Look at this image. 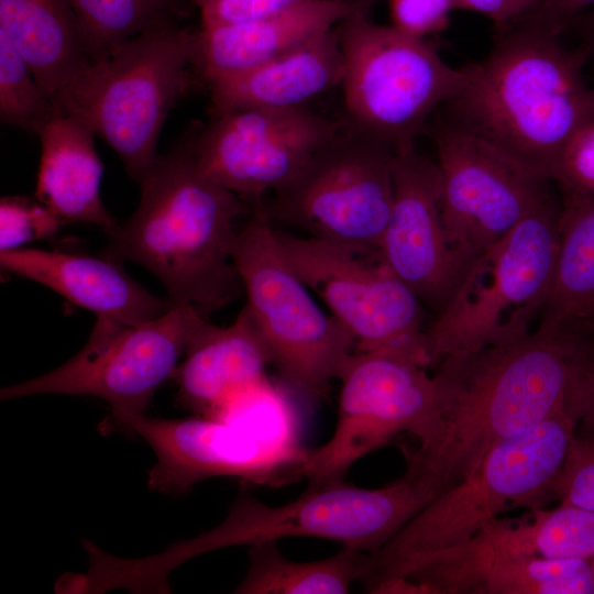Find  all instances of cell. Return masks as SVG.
I'll return each mask as SVG.
<instances>
[{"label": "cell", "mask_w": 594, "mask_h": 594, "mask_svg": "<svg viewBox=\"0 0 594 594\" xmlns=\"http://www.w3.org/2000/svg\"><path fill=\"white\" fill-rule=\"evenodd\" d=\"M571 342L538 329L504 344L446 358L432 375L437 431L407 468L435 496L468 477L497 444L565 408Z\"/></svg>", "instance_id": "1"}, {"label": "cell", "mask_w": 594, "mask_h": 594, "mask_svg": "<svg viewBox=\"0 0 594 594\" xmlns=\"http://www.w3.org/2000/svg\"><path fill=\"white\" fill-rule=\"evenodd\" d=\"M560 34L518 20L485 57L462 67V85L443 105L450 123L548 182L573 135L594 120V88L583 74L592 53L568 50Z\"/></svg>", "instance_id": "2"}, {"label": "cell", "mask_w": 594, "mask_h": 594, "mask_svg": "<svg viewBox=\"0 0 594 594\" xmlns=\"http://www.w3.org/2000/svg\"><path fill=\"white\" fill-rule=\"evenodd\" d=\"M139 185L136 210L106 233L102 254L147 268L175 306L206 318L235 299L243 286L231 249L242 200L206 176L186 144L158 155Z\"/></svg>", "instance_id": "3"}, {"label": "cell", "mask_w": 594, "mask_h": 594, "mask_svg": "<svg viewBox=\"0 0 594 594\" xmlns=\"http://www.w3.org/2000/svg\"><path fill=\"white\" fill-rule=\"evenodd\" d=\"M576 429L562 410L497 444L463 481L431 499L392 539L369 554L365 590L383 593L417 560L460 544L506 510L542 508Z\"/></svg>", "instance_id": "4"}, {"label": "cell", "mask_w": 594, "mask_h": 594, "mask_svg": "<svg viewBox=\"0 0 594 594\" xmlns=\"http://www.w3.org/2000/svg\"><path fill=\"white\" fill-rule=\"evenodd\" d=\"M433 498L407 470L380 488L343 481L308 486L304 494L278 506L240 496L218 526L163 552L133 559L132 573L144 588L167 592L170 572L195 557L294 537L328 539L372 554Z\"/></svg>", "instance_id": "5"}, {"label": "cell", "mask_w": 594, "mask_h": 594, "mask_svg": "<svg viewBox=\"0 0 594 594\" xmlns=\"http://www.w3.org/2000/svg\"><path fill=\"white\" fill-rule=\"evenodd\" d=\"M195 31L183 25L141 34L91 62L55 97L113 148L138 183L155 164L170 110L201 80L193 59Z\"/></svg>", "instance_id": "6"}, {"label": "cell", "mask_w": 594, "mask_h": 594, "mask_svg": "<svg viewBox=\"0 0 594 594\" xmlns=\"http://www.w3.org/2000/svg\"><path fill=\"white\" fill-rule=\"evenodd\" d=\"M559 213L552 198L476 255L426 327L431 366L529 333L554 268Z\"/></svg>", "instance_id": "7"}, {"label": "cell", "mask_w": 594, "mask_h": 594, "mask_svg": "<svg viewBox=\"0 0 594 594\" xmlns=\"http://www.w3.org/2000/svg\"><path fill=\"white\" fill-rule=\"evenodd\" d=\"M231 254L272 364L304 396L327 397L356 351L351 334L314 300L267 215L237 228Z\"/></svg>", "instance_id": "8"}, {"label": "cell", "mask_w": 594, "mask_h": 594, "mask_svg": "<svg viewBox=\"0 0 594 594\" xmlns=\"http://www.w3.org/2000/svg\"><path fill=\"white\" fill-rule=\"evenodd\" d=\"M356 14L337 26L344 106L354 130L391 145H415L439 106L463 81L425 38Z\"/></svg>", "instance_id": "9"}, {"label": "cell", "mask_w": 594, "mask_h": 594, "mask_svg": "<svg viewBox=\"0 0 594 594\" xmlns=\"http://www.w3.org/2000/svg\"><path fill=\"white\" fill-rule=\"evenodd\" d=\"M195 307L177 305L139 324L97 318L84 348L41 376L1 388V400L40 394L94 396L106 402L118 425L144 416L205 319Z\"/></svg>", "instance_id": "10"}, {"label": "cell", "mask_w": 594, "mask_h": 594, "mask_svg": "<svg viewBox=\"0 0 594 594\" xmlns=\"http://www.w3.org/2000/svg\"><path fill=\"white\" fill-rule=\"evenodd\" d=\"M394 152L353 128L339 132L275 193L273 215L306 237L380 257L393 202Z\"/></svg>", "instance_id": "11"}, {"label": "cell", "mask_w": 594, "mask_h": 594, "mask_svg": "<svg viewBox=\"0 0 594 594\" xmlns=\"http://www.w3.org/2000/svg\"><path fill=\"white\" fill-rule=\"evenodd\" d=\"M295 272L351 334L356 351L431 366L422 304L380 257L275 228Z\"/></svg>", "instance_id": "12"}, {"label": "cell", "mask_w": 594, "mask_h": 594, "mask_svg": "<svg viewBox=\"0 0 594 594\" xmlns=\"http://www.w3.org/2000/svg\"><path fill=\"white\" fill-rule=\"evenodd\" d=\"M333 433L308 450L299 477L308 486L343 481L351 466L402 432L428 446L437 431L436 387L427 367L406 359L355 351L340 378Z\"/></svg>", "instance_id": "13"}, {"label": "cell", "mask_w": 594, "mask_h": 594, "mask_svg": "<svg viewBox=\"0 0 594 594\" xmlns=\"http://www.w3.org/2000/svg\"><path fill=\"white\" fill-rule=\"evenodd\" d=\"M451 244L474 258L551 198L548 180L449 121L431 134Z\"/></svg>", "instance_id": "14"}, {"label": "cell", "mask_w": 594, "mask_h": 594, "mask_svg": "<svg viewBox=\"0 0 594 594\" xmlns=\"http://www.w3.org/2000/svg\"><path fill=\"white\" fill-rule=\"evenodd\" d=\"M339 132L306 106L244 108L213 117L186 145L206 176L252 201L288 185Z\"/></svg>", "instance_id": "15"}, {"label": "cell", "mask_w": 594, "mask_h": 594, "mask_svg": "<svg viewBox=\"0 0 594 594\" xmlns=\"http://www.w3.org/2000/svg\"><path fill=\"white\" fill-rule=\"evenodd\" d=\"M124 429L141 437L156 461L147 486L162 494L188 493L211 477H238L257 485L299 480L308 450L260 436L246 428L201 416L131 419Z\"/></svg>", "instance_id": "16"}, {"label": "cell", "mask_w": 594, "mask_h": 594, "mask_svg": "<svg viewBox=\"0 0 594 594\" xmlns=\"http://www.w3.org/2000/svg\"><path fill=\"white\" fill-rule=\"evenodd\" d=\"M392 170L393 202L380 258L437 314L474 258L458 251L448 238L436 160L411 145L395 150Z\"/></svg>", "instance_id": "17"}, {"label": "cell", "mask_w": 594, "mask_h": 594, "mask_svg": "<svg viewBox=\"0 0 594 594\" xmlns=\"http://www.w3.org/2000/svg\"><path fill=\"white\" fill-rule=\"evenodd\" d=\"M593 594L591 561L475 556L458 547L428 554L404 569L384 593Z\"/></svg>", "instance_id": "18"}, {"label": "cell", "mask_w": 594, "mask_h": 594, "mask_svg": "<svg viewBox=\"0 0 594 594\" xmlns=\"http://www.w3.org/2000/svg\"><path fill=\"white\" fill-rule=\"evenodd\" d=\"M1 270L36 282L97 318L139 324L175 305L152 295L109 256L20 248L0 252Z\"/></svg>", "instance_id": "19"}, {"label": "cell", "mask_w": 594, "mask_h": 594, "mask_svg": "<svg viewBox=\"0 0 594 594\" xmlns=\"http://www.w3.org/2000/svg\"><path fill=\"white\" fill-rule=\"evenodd\" d=\"M370 0H305L268 16L194 33L193 59L201 84L253 68L367 12Z\"/></svg>", "instance_id": "20"}, {"label": "cell", "mask_w": 594, "mask_h": 594, "mask_svg": "<svg viewBox=\"0 0 594 594\" xmlns=\"http://www.w3.org/2000/svg\"><path fill=\"white\" fill-rule=\"evenodd\" d=\"M268 364V349L246 306L228 327L205 318L174 375L178 400L212 418L234 393L266 377Z\"/></svg>", "instance_id": "21"}, {"label": "cell", "mask_w": 594, "mask_h": 594, "mask_svg": "<svg viewBox=\"0 0 594 594\" xmlns=\"http://www.w3.org/2000/svg\"><path fill=\"white\" fill-rule=\"evenodd\" d=\"M344 59L337 28L253 68L210 85L213 117L244 108L305 107L341 85Z\"/></svg>", "instance_id": "22"}, {"label": "cell", "mask_w": 594, "mask_h": 594, "mask_svg": "<svg viewBox=\"0 0 594 594\" xmlns=\"http://www.w3.org/2000/svg\"><path fill=\"white\" fill-rule=\"evenodd\" d=\"M94 131L75 117L57 114L40 132L36 200L63 224L87 223L106 233L117 221L100 197L103 166Z\"/></svg>", "instance_id": "23"}, {"label": "cell", "mask_w": 594, "mask_h": 594, "mask_svg": "<svg viewBox=\"0 0 594 594\" xmlns=\"http://www.w3.org/2000/svg\"><path fill=\"white\" fill-rule=\"evenodd\" d=\"M0 33L53 101L92 62L70 0H0Z\"/></svg>", "instance_id": "24"}, {"label": "cell", "mask_w": 594, "mask_h": 594, "mask_svg": "<svg viewBox=\"0 0 594 594\" xmlns=\"http://www.w3.org/2000/svg\"><path fill=\"white\" fill-rule=\"evenodd\" d=\"M475 556L585 559L594 556V512L560 503L515 518H495L465 542L453 546Z\"/></svg>", "instance_id": "25"}, {"label": "cell", "mask_w": 594, "mask_h": 594, "mask_svg": "<svg viewBox=\"0 0 594 594\" xmlns=\"http://www.w3.org/2000/svg\"><path fill=\"white\" fill-rule=\"evenodd\" d=\"M558 248L538 329L554 331L594 310V195H562Z\"/></svg>", "instance_id": "26"}, {"label": "cell", "mask_w": 594, "mask_h": 594, "mask_svg": "<svg viewBox=\"0 0 594 594\" xmlns=\"http://www.w3.org/2000/svg\"><path fill=\"white\" fill-rule=\"evenodd\" d=\"M249 568L233 591L240 594H343L362 581L369 553L342 547L316 561H294L284 557L277 541L250 546Z\"/></svg>", "instance_id": "27"}, {"label": "cell", "mask_w": 594, "mask_h": 594, "mask_svg": "<svg viewBox=\"0 0 594 594\" xmlns=\"http://www.w3.org/2000/svg\"><path fill=\"white\" fill-rule=\"evenodd\" d=\"M91 61L144 33L182 25L196 8L194 0H70Z\"/></svg>", "instance_id": "28"}, {"label": "cell", "mask_w": 594, "mask_h": 594, "mask_svg": "<svg viewBox=\"0 0 594 594\" xmlns=\"http://www.w3.org/2000/svg\"><path fill=\"white\" fill-rule=\"evenodd\" d=\"M57 112L20 52L0 33L1 123L38 135Z\"/></svg>", "instance_id": "29"}, {"label": "cell", "mask_w": 594, "mask_h": 594, "mask_svg": "<svg viewBox=\"0 0 594 594\" xmlns=\"http://www.w3.org/2000/svg\"><path fill=\"white\" fill-rule=\"evenodd\" d=\"M260 436L300 444L297 417L286 392L267 376L234 393L212 417Z\"/></svg>", "instance_id": "30"}, {"label": "cell", "mask_w": 594, "mask_h": 594, "mask_svg": "<svg viewBox=\"0 0 594 594\" xmlns=\"http://www.w3.org/2000/svg\"><path fill=\"white\" fill-rule=\"evenodd\" d=\"M561 329L571 342L564 408L576 427L594 432V317L579 319Z\"/></svg>", "instance_id": "31"}, {"label": "cell", "mask_w": 594, "mask_h": 594, "mask_svg": "<svg viewBox=\"0 0 594 594\" xmlns=\"http://www.w3.org/2000/svg\"><path fill=\"white\" fill-rule=\"evenodd\" d=\"M64 226L40 201L26 197H3L0 202V252L23 248L24 244L51 240Z\"/></svg>", "instance_id": "32"}, {"label": "cell", "mask_w": 594, "mask_h": 594, "mask_svg": "<svg viewBox=\"0 0 594 594\" xmlns=\"http://www.w3.org/2000/svg\"><path fill=\"white\" fill-rule=\"evenodd\" d=\"M554 498L594 512V432L576 427L553 485Z\"/></svg>", "instance_id": "33"}, {"label": "cell", "mask_w": 594, "mask_h": 594, "mask_svg": "<svg viewBox=\"0 0 594 594\" xmlns=\"http://www.w3.org/2000/svg\"><path fill=\"white\" fill-rule=\"evenodd\" d=\"M554 182L562 195H594V120L581 128L568 143Z\"/></svg>", "instance_id": "34"}, {"label": "cell", "mask_w": 594, "mask_h": 594, "mask_svg": "<svg viewBox=\"0 0 594 594\" xmlns=\"http://www.w3.org/2000/svg\"><path fill=\"white\" fill-rule=\"evenodd\" d=\"M305 0H194L201 28L253 21L288 9Z\"/></svg>", "instance_id": "35"}, {"label": "cell", "mask_w": 594, "mask_h": 594, "mask_svg": "<svg viewBox=\"0 0 594 594\" xmlns=\"http://www.w3.org/2000/svg\"><path fill=\"white\" fill-rule=\"evenodd\" d=\"M452 9L453 0H391L393 25L421 38L442 30Z\"/></svg>", "instance_id": "36"}, {"label": "cell", "mask_w": 594, "mask_h": 594, "mask_svg": "<svg viewBox=\"0 0 594 594\" xmlns=\"http://www.w3.org/2000/svg\"><path fill=\"white\" fill-rule=\"evenodd\" d=\"M594 9V0H541L531 11L521 16L532 22L547 25L559 33L581 12Z\"/></svg>", "instance_id": "37"}, {"label": "cell", "mask_w": 594, "mask_h": 594, "mask_svg": "<svg viewBox=\"0 0 594 594\" xmlns=\"http://www.w3.org/2000/svg\"><path fill=\"white\" fill-rule=\"evenodd\" d=\"M454 7L477 12L492 20L498 32L514 25L524 14L513 0H453Z\"/></svg>", "instance_id": "38"}, {"label": "cell", "mask_w": 594, "mask_h": 594, "mask_svg": "<svg viewBox=\"0 0 594 594\" xmlns=\"http://www.w3.org/2000/svg\"><path fill=\"white\" fill-rule=\"evenodd\" d=\"M513 1L524 9L525 14L531 11L532 9H535L541 2V0H513Z\"/></svg>", "instance_id": "39"}, {"label": "cell", "mask_w": 594, "mask_h": 594, "mask_svg": "<svg viewBox=\"0 0 594 594\" xmlns=\"http://www.w3.org/2000/svg\"><path fill=\"white\" fill-rule=\"evenodd\" d=\"M590 561H591V568H592L593 582H594V556L592 557Z\"/></svg>", "instance_id": "40"}, {"label": "cell", "mask_w": 594, "mask_h": 594, "mask_svg": "<svg viewBox=\"0 0 594 594\" xmlns=\"http://www.w3.org/2000/svg\"><path fill=\"white\" fill-rule=\"evenodd\" d=\"M585 317H594V310H593L590 315H587V316H585ZM583 318H584V317H583Z\"/></svg>", "instance_id": "41"}]
</instances>
